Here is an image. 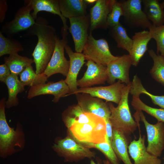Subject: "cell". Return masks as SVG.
I'll use <instances>...</instances> for the list:
<instances>
[{
    "label": "cell",
    "mask_w": 164,
    "mask_h": 164,
    "mask_svg": "<svg viewBox=\"0 0 164 164\" xmlns=\"http://www.w3.org/2000/svg\"><path fill=\"white\" fill-rule=\"evenodd\" d=\"M36 36L37 44L32 54L37 74L43 73L53 53L57 36L55 28L49 24L47 19L37 17L35 23L26 30L23 37Z\"/></svg>",
    "instance_id": "cell-1"
},
{
    "label": "cell",
    "mask_w": 164,
    "mask_h": 164,
    "mask_svg": "<svg viewBox=\"0 0 164 164\" xmlns=\"http://www.w3.org/2000/svg\"><path fill=\"white\" fill-rule=\"evenodd\" d=\"M130 85L131 83L126 85L123 89L121 99L117 106L115 107L111 103H108L111 112L109 120L113 128L121 132L127 137L136 130L138 125L131 115L128 105Z\"/></svg>",
    "instance_id": "cell-2"
},
{
    "label": "cell",
    "mask_w": 164,
    "mask_h": 164,
    "mask_svg": "<svg viewBox=\"0 0 164 164\" xmlns=\"http://www.w3.org/2000/svg\"><path fill=\"white\" fill-rule=\"evenodd\" d=\"M5 98L0 101V155L3 158L11 155L16 151L15 147L23 148L24 144V133L19 126L16 130L8 125L5 112Z\"/></svg>",
    "instance_id": "cell-3"
},
{
    "label": "cell",
    "mask_w": 164,
    "mask_h": 164,
    "mask_svg": "<svg viewBox=\"0 0 164 164\" xmlns=\"http://www.w3.org/2000/svg\"><path fill=\"white\" fill-rule=\"evenodd\" d=\"M67 128L69 135L83 144L99 143L107 141L105 120L98 116L91 122L74 124Z\"/></svg>",
    "instance_id": "cell-4"
},
{
    "label": "cell",
    "mask_w": 164,
    "mask_h": 164,
    "mask_svg": "<svg viewBox=\"0 0 164 164\" xmlns=\"http://www.w3.org/2000/svg\"><path fill=\"white\" fill-rule=\"evenodd\" d=\"M53 149L66 162H77L86 158H95V152L90 148L70 135L58 140Z\"/></svg>",
    "instance_id": "cell-5"
},
{
    "label": "cell",
    "mask_w": 164,
    "mask_h": 164,
    "mask_svg": "<svg viewBox=\"0 0 164 164\" xmlns=\"http://www.w3.org/2000/svg\"><path fill=\"white\" fill-rule=\"evenodd\" d=\"M62 39L57 36L54 50L51 59L44 72L48 78L56 73L66 77L69 68L70 62L65 56V47L68 43L67 31L61 30Z\"/></svg>",
    "instance_id": "cell-6"
},
{
    "label": "cell",
    "mask_w": 164,
    "mask_h": 164,
    "mask_svg": "<svg viewBox=\"0 0 164 164\" xmlns=\"http://www.w3.org/2000/svg\"><path fill=\"white\" fill-rule=\"evenodd\" d=\"M32 10L29 0H24V5L18 10L12 20L2 26L0 32L7 37L12 38L20 32L26 30L36 22L30 12Z\"/></svg>",
    "instance_id": "cell-7"
},
{
    "label": "cell",
    "mask_w": 164,
    "mask_h": 164,
    "mask_svg": "<svg viewBox=\"0 0 164 164\" xmlns=\"http://www.w3.org/2000/svg\"><path fill=\"white\" fill-rule=\"evenodd\" d=\"M82 52L87 60H91L105 66L118 57L111 54L106 40L104 39H95L91 32L89 35Z\"/></svg>",
    "instance_id": "cell-8"
},
{
    "label": "cell",
    "mask_w": 164,
    "mask_h": 164,
    "mask_svg": "<svg viewBox=\"0 0 164 164\" xmlns=\"http://www.w3.org/2000/svg\"><path fill=\"white\" fill-rule=\"evenodd\" d=\"M123 8L124 20L131 28L141 27L150 29L153 25L142 9V0H126L120 2Z\"/></svg>",
    "instance_id": "cell-9"
},
{
    "label": "cell",
    "mask_w": 164,
    "mask_h": 164,
    "mask_svg": "<svg viewBox=\"0 0 164 164\" xmlns=\"http://www.w3.org/2000/svg\"><path fill=\"white\" fill-rule=\"evenodd\" d=\"M139 118L146 129L148 145L147 151L152 155L159 157L164 149V123L158 121L155 124L149 123L141 110H137Z\"/></svg>",
    "instance_id": "cell-10"
},
{
    "label": "cell",
    "mask_w": 164,
    "mask_h": 164,
    "mask_svg": "<svg viewBox=\"0 0 164 164\" xmlns=\"http://www.w3.org/2000/svg\"><path fill=\"white\" fill-rule=\"evenodd\" d=\"M132 65L129 54L118 56L117 58L110 62L106 66L108 83L112 84L118 80L126 85L130 84L129 71Z\"/></svg>",
    "instance_id": "cell-11"
},
{
    "label": "cell",
    "mask_w": 164,
    "mask_h": 164,
    "mask_svg": "<svg viewBox=\"0 0 164 164\" xmlns=\"http://www.w3.org/2000/svg\"><path fill=\"white\" fill-rule=\"evenodd\" d=\"M126 85L118 80L108 86L80 88L73 94L86 93L92 97L104 99L106 102H112L118 104L121 99L123 90Z\"/></svg>",
    "instance_id": "cell-12"
},
{
    "label": "cell",
    "mask_w": 164,
    "mask_h": 164,
    "mask_svg": "<svg viewBox=\"0 0 164 164\" xmlns=\"http://www.w3.org/2000/svg\"><path fill=\"white\" fill-rule=\"evenodd\" d=\"M70 93L68 86L64 80L62 79L56 82L49 81L47 83L30 87L28 93L27 98L31 99L40 95L51 94L54 96L53 102L56 103L61 98L69 96Z\"/></svg>",
    "instance_id": "cell-13"
},
{
    "label": "cell",
    "mask_w": 164,
    "mask_h": 164,
    "mask_svg": "<svg viewBox=\"0 0 164 164\" xmlns=\"http://www.w3.org/2000/svg\"><path fill=\"white\" fill-rule=\"evenodd\" d=\"M69 29L71 34L76 52L82 53L89 36L90 17L88 15L69 18Z\"/></svg>",
    "instance_id": "cell-14"
},
{
    "label": "cell",
    "mask_w": 164,
    "mask_h": 164,
    "mask_svg": "<svg viewBox=\"0 0 164 164\" xmlns=\"http://www.w3.org/2000/svg\"><path fill=\"white\" fill-rule=\"evenodd\" d=\"M75 95L77 104L84 112L95 114L105 120L109 119L111 112L108 103L86 93H77Z\"/></svg>",
    "instance_id": "cell-15"
},
{
    "label": "cell",
    "mask_w": 164,
    "mask_h": 164,
    "mask_svg": "<svg viewBox=\"0 0 164 164\" xmlns=\"http://www.w3.org/2000/svg\"><path fill=\"white\" fill-rule=\"evenodd\" d=\"M87 60V69L83 77L77 80L78 87L86 88L104 84L108 80L106 66L96 63L91 60Z\"/></svg>",
    "instance_id": "cell-16"
},
{
    "label": "cell",
    "mask_w": 164,
    "mask_h": 164,
    "mask_svg": "<svg viewBox=\"0 0 164 164\" xmlns=\"http://www.w3.org/2000/svg\"><path fill=\"white\" fill-rule=\"evenodd\" d=\"M65 50L69 58V68L65 81L68 86L70 93L69 95L73 94L78 89L77 84V77L81 68L86 60L82 53L74 52L70 47L66 45Z\"/></svg>",
    "instance_id": "cell-17"
},
{
    "label": "cell",
    "mask_w": 164,
    "mask_h": 164,
    "mask_svg": "<svg viewBox=\"0 0 164 164\" xmlns=\"http://www.w3.org/2000/svg\"><path fill=\"white\" fill-rule=\"evenodd\" d=\"M115 1L97 0L90 10V29L91 32L98 28L106 29L108 27L107 18Z\"/></svg>",
    "instance_id": "cell-18"
},
{
    "label": "cell",
    "mask_w": 164,
    "mask_h": 164,
    "mask_svg": "<svg viewBox=\"0 0 164 164\" xmlns=\"http://www.w3.org/2000/svg\"><path fill=\"white\" fill-rule=\"evenodd\" d=\"M145 137L140 133L138 139L132 141L128 146V152L134 164H162L158 157L147 150L145 145Z\"/></svg>",
    "instance_id": "cell-19"
},
{
    "label": "cell",
    "mask_w": 164,
    "mask_h": 164,
    "mask_svg": "<svg viewBox=\"0 0 164 164\" xmlns=\"http://www.w3.org/2000/svg\"><path fill=\"white\" fill-rule=\"evenodd\" d=\"M132 39V46L129 55L132 65L136 67L147 50L148 45L152 38L149 30H143L135 33Z\"/></svg>",
    "instance_id": "cell-20"
},
{
    "label": "cell",
    "mask_w": 164,
    "mask_h": 164,
    "mask_svg": "<svg viewBox=\"0 0 164 164\" xmlns=\"http://www.w3.org/2000/svg\"><path fill=\"white\" fill-rule=\"evenodd\" d=\"M32 8L31 15L36 20L37 14L40 11H44L58 15L60 18L63 24L62 29L67 31L69 27L67 24V19L61 12L59 0H29Z\"/></svg>",
    "instance_id": "cell-21"
},
{
    "label": "cell",
    "mask_w": 164,
    "mask_h": 164,
    "mask_svg": "<svg viewBox=\"0 0 164 164\" xmlns=\"http://www.w3.org/2000/svg\"><path fill=\"white\" fill-rule=\"evenodd\" d=\"M97 116L84 112L78 104L68 107L62 114L63 120L67 127L76 123L91 122L94 120Z\"/></svg>",
    "instance_id": "cell-22"
},
{
    "label": "cell",
    "mask_w": 164,
    "mask_h": 164,
    "mask_svg": "<svg viewBox=\"0 0 164 164\" xmlns=\"http://www.w3.org/2000/svg\"><path fill=\"white\" fill-rule=\"evenodd\" d=\"M128 137L121 132L113 128L112 147L119 160L124 164H133L129 158Z\"/></svg>",
    "instance_id": "cell-23"
},
{
    "label": "cell",
    "mask_w": 164,
    "mask_h": 164,
    "mask_svg": "<svg viewBox=\"0 0 164 164\" xmlns=\"http://www.w3.org/2000/svg\"><path fill=\"white\" fill-rule=\"evenodd\" d=\"M60 9L65 18L87 15V3L85 0H59Z\"/></svg>",
    "instance_id": "cell-24"
},
{
    "label": "cell",
    "mask_w": 164,
    "mask_h": 164,
    "mask_svg": "<svg viewBox=\"0 0 164 164\" xmlns=\"http://www.w3.org/2000/svg\"><path fill=\"white\" fill-rule=\"evenodd\" d=\"M143 11L152 25L159 26L164 25V10L158 0H142Z\"/></svg>",
    "instance_id": "cell-25"
},
{
    "label": "cell",
    "mask_w": 164,
    "mask_h": 164,
    "mask_svg": "<svg viewBox=\"0 0 164 164\" xmlns=\"http://www.w3.org/2000/svg\"><path fill=\"white\" fill-rule=\"evenodd\" d=\"M4 83L7 87L8 94V98L5 102V108H9L17 106L19 104L17 95L24 91L25 86L19 79L18 76L12 74Z\"/></svg>",
    "instance_id": "cell-26"
},
{
    "label": "cell",
    "mask_w": 164,
    "mask_h": 164,
    "mask_svg": "<svg viewBox=\"0 0 164 164\" xmlns=\"http://www.w3.org/2000/svg\"><path fill=\"white\" fill-rule=\"evenodd\" d=\"M4 63L9 69L11 73L18 76L34 63L33 59L20 55L18 53L4 57Z\"/></svg>",
    "instance_id": "cell-27"
},
{
    "label": "cell",
    "mask_w": 164,
    "mask_h": 164,
    "mask_svg": "<svg viewBox=\"0 0 164 164\" xmlns=\"http://www.w3.org/2000/svg\"><path fill=\"white\" fill-rule=\"evenodd\" d=\"M129 93L132 96L139 97L142 94H144L149 96L153 103L164 109V95H156L148 91L143 87L142 82L137 75L134 77L131 83Z\"/></svg>",
    "instance_id": "cell-28"
},
{
    "label": "cell",
    "mask_w": 164,
    "mask_h": 164,
    "mask_svg": "<svg viewBox=\"0 0 164 164\" xmlns=\"http://www.w3.org/2000/svg\"><path fill=\"white\" fill-rule=\"evenodd\" d=\"M110 28L111 36L116 41L117 47L126 50L129 53L132 49L133 41L127 34L125 28L120 23Z\"/></svg>",
    "instance_id": "cell-29"
},
{
    "label": "cell",
    "mask_w": 164,
    "mask_h": 164,
    "mask_svg": "<svg viewBox=\"0 0 164 164\" xmlns=\"http://www.w3.org/2000/svg\"><path fill=\"white\" fill-rule=\"evenodd\" d=\"M19 75V80L24 85L30 87L46 83L48 78L44 73L37 74L31 65L27 67Z\"/></svg>",
    "instance_id": "cell-30"
},
{
    "label": "cell",
    "mask_w": 164,
    "mask_h": 164,
    "mask_svg": "<svg viewBox=\"0 0 164 164\" xmlns=\"http://www.w3.org/2000/svg\"><path fill=\"white\" fill-rule=\"evenodd\" d=\"M148 53L153 61V65L150 73L152 78L164 86V56L150 50Z\"/></svg>",
    "instance_id": "cell-31"
},
{
    "label": "cell",
    "mask_w": 164,
    "mask_h": 164,
    "mask_svg": "<svg viewBox=\"0 0 164 164\" xmlns=\"http://www.w3.org/2000/svg\"><path fill=\"white\" fill-rule=\"evenodd\" d=\"M24 50L23 47L19 40L5 37L0 32V57L6 54L18 53Z\"/></svg>",
    "instance_id": "cell-32"
},
{
    "label": "cell",
    "mask_w": 164,
    "mask_h": 164,
    "mask_svg": "<svg viewBox=\"0 0 164 164\" xmlns=\"http://www.w3.org/2000/svg\"><path fill=\"white\" fill-rule=\"evenodd\" d=\"M131 104L136 111H143L155 118L158 121L164 123V109L150 107L143 103L139 97L133 96Z\"/></svg>",
    "instance_id": "cell-33"
},
{
    "label": "cell",
    "mask_w": 164,
    "mask_h": 164,
    "mask_svg": "<svg viewBox=\"0 0 164 164\" xmlns=\"http://www.w3.org/2000/svg\"><path fill=\"white\" fill-rule=\"evenodd\" d=\"M89 148H94L101 152L110 164H120L119 160L112 146L107 141L99 143H87L84 144Z\"/></svg>",
    "instance_id": "cell-34"
},
{
    "label": "cell",
    "mask_w": 164,
    "mask_h": 164,
    "mask_svg": "<svg viewBox=\"0 0 164 164\" xmlns=\"http://www.w3.org/2000/svg\"><path fill=\"white\" fill-rule=\"evenodd\" d=\"M152 39L155 41L157 54L164 56V25L156 26L153 25L149 29Z\"/></svg>",
    "instance_id": "cell-35"
},
{
    "label": "cell",
    "mask_w": 164,
    "mask_h": 164,
    "mask_svg": "<svg viewBox=\"0 0 164 164\" xmlns=\"http://www.w3.org/2000/svg\"><path fill=\"white\" fill-rule=\"evenodd\" d=\"M123 15V9L120 2L115 0L107 18V23L108 27H113L119 24L120 18Z\"/></svg>",
    "instance_id": "cell-36"
},
{
    "label": "cell",
    "mask_w": 164,
    "mask_h": 164,
    "mask_svg": "<svg viewBox=\"0 0 164 164\" xmlns=\"http://www.w3.org/2000/svg\"><path fill=\"white\" fill-rule=\"evenodd\" d=\"M11 72L8 66L4 63L0 65V81L4 83L5 80L11 74Z\"/></svg>",
    "instance_id": "cell-37"
},
{
    "label": "cell",
    "mask_w": 164,
    "mask_h": 164,
    "mask_svg": "<svg viewBox=\"0 0 164 164\" xmlns=\"http://www.w3.org/2000/svg\"><path fill=\"white\" fill-rule=\"evenodd\" d=\"M105 120L106 122V139L107 141L111 145L113 136V128L109 119Z\"/></svg>",
    "instance_id": "cell-38"
},
{
    "label": "cell",
    "mask_w": 164,
    "mask_h": 164,
    "mask_svg": "<svg viewBox=\"0 0 164 164\" xmlns=\"http://www.w3.org/2000/svg\"><path fill=\"white\" fill-rule=\"evenodd\" d=\"M8 5L6 1L4 0L0 1V21L2 22L5 19L6 12L8 9Z\"/></svg>",
    "instance_id": "cell-39"
},
{
    "label": "cell",
    "mask_w": 164,
    "mask_h": 164,
    "mask_svg": "<svg viewBox=\"0 0 164 164\" xmlns=\"http://www.w3.org/2000/svg\"><path fill=\"white\" fill-rule=\"evenodd\" d=\"M103 164H110L109 162L107 160H104L103 161ZM90 164H99L98 163H96L93 160H91L90 162Z\"/></svg>",
    "instance_id": "cell-40"
},
{
    "label": "cell",
    "mask_w": 164,
    "mask_h": 164,
    "mask_svg": "<svg viewBox=\"0 0 164 164\" xmlns=\"http://www.w3.org/2000/svg\"><path fill=\"white\" fill-rule=\"evenodd\" d=\"M85 1L87 4H93L96 2L97 0H85Z\"/></svg>",
    "instance_id": "cell-41"
},
{
    "label": "cell",
    "mask_w": 164,
    "mask_h": 164,
    "mask_svg": "<svg viewBox=\"0 0 164 164\" xmlns=\"http://www.w3.org/2000/svg\"><path fill=\"white\" fill-rule=\"evenodd\" d=\"M162 7L164 9V1L160 3Z\"/></svg>",
    "instance_id": "cell-42"
},
{
    "label": "cell",
    "mask_w": 164,
    "mask_h": 164,
    "mask_svg": "<svg viewBox=\"0 0 164 164\" xmlns=\"http://www.w3.org/2000/svg\"><path fill=\"white\" fill-rule=\"evenodd\" d=\"M163 159H164V158H163Z\"/></svg>",
    "instance_id": "cell-43"
}]
</instances>
